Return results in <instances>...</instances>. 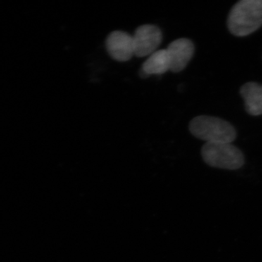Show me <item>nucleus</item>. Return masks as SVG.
I'll return each mask as SVG.
<instances>
[{"mask_svg":"<svg viewBox=\"0 0 262 262\" xmlns=\"http://www.w3.org/2000/svg\"><path fill=\"white\" fill-rule=\"evenodd\" d=\"M262 27V0H241L227 17V28L235 37H247Z\"/></svg>","mask_w":262,"mask_h":262,"instance_id":"f257e3e1","label":"nucleus"},{"mask_svg":"<svg viewBox=\"0 0 262 262\" xmlns=\"http://www.w3.org/2000/svg\"><path fill=\"white\" fill-rule=\"evenodd\" d=\"M189 129L194 137L206 143L232 144L237 137L234 127L229 122L216 117H194L189 123Z\"/></svg>","mask_w":262,"mask_h":262,"instance_id":"f03ea898","label":"nucleus"},{"mask_svg":"<svg viewBox=\"0 0 262 262\" xmlns=\"http://www.w3.org/2000/svg\"><path fill=\"white\" fill-rule=\"evenodd\" d=\"M201 155L205 163L213 168L237 170L245 163L242 151L229 143H206Z\"/></svg>","mask_w":262,"mask_h":262,"instance_id":"7ed1b4c3","label":"nucleus"},{"mask_svg":"<svg viewBox=\"0 0 262 262\" xmlns=\"http://www.w3.org/2000/svg\"><path fill=\"white\" fill-rule=\"evenodd\" d=\"M133 39L134 56L143 58L157 51L163 40V33L157 26L144 24L136 29Z\"/></svg>","mask_w":262,"mask_h":262,"instance_id":"20e7f679","label":"nucleus"},{"mask_svg":"<svg viewBox=\"0 0 262 262\" xmlns=\"http://www.w3.org/2000/svg\"><path fill=\"white\" fill-rule=\"evenodd\" d=\"M105 44L108 55L115 61H127L134 56L133 36L123 31H114L110 33Z\"/></svg>","mask_w":262,"mask_h":262,"instance_id":"39448f33","label":"nucleus"},{"mask_svg":"<svg viewBox=\"0 0 262 262\" xmlns=\"http://www.w3.org/2000/svg\"><path fill=\"white\" fill-rule=\"evenodd\" d=\"M166 50L170 60V71L178 73L184 70L192 59L194 46L191 39L180 38L170 43Z\"/></svg>","mask_w":262,"mask_h":262,"instance_id":"423d86ee","label":"nucleus"},{"mask_svg":"<svg viewBox=\"0 0 262 262\" xmlns=\"http://www.w3.org/2000/svg\"><path fill=\"white\" fill-rule=\"evenodd\" d=\"M246 112L251 116L262 115V84L255 82L245 83L239 89Z\"/></svg>","mask_w":262,"mask_h":262,"instance_id":"0eeeda50","label":"nucleus"},{"mask_svg":"<svg viewBox=\"0 0 262 262\" xmlns=\"http://www.w3.org/2000/svg\"><path fill=\"white\" fill-rule=\"evenodd\" d=\"M141 70L149 76L163 75L170 70V60L167 50H160L150 55L143 63Z\"/></svg>","mask_w":262,"mask_h":262,"instance_id":"6e6552de","label":"nucleus"}]
</instances>
